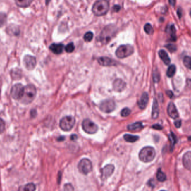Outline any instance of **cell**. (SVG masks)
<instances>
[{"label": "cell", "mask_w": 191, "mask_h": 191, "mask_svg": "<svg viewBox=\"0 0 191 191\" xmlns=\"http://www.w3.org/2000/svg\"><path fill=\"white\" fill-rule=\"evenodd\" d=\"M75 123V119L72 116H66L61 119L59 126L64 131H69L72 130Z\"/></svg>", "instance_id": "cell-6"}, {"label": "cell", "mask_w": 191, "mask_h": 191, "mask_svg": "<svg viewBox=\"0 0 191 191\" xmlns=\"http://www.w3.org/2000/svg\"><path fill=\"white\" fill-rule=\"evenodd\" d=\"M166 32L171 34V39L172 40H173V41L176 40L177 39L176 34H175L176 30H175V28L174 24H171V25H168V27H167V28H166Z\"/></svg>", "instance_id": "cell-21"}, {"label": "cell", "mask_w": 191, "mask_h": 191, "mask_svg": "<svg viewBox=\"0 0 191 191\" xmlns=\"http://www.w3.org/2000/svg\"><path fill=\"white\" fill-rule=\"evenodd\" d=\"M159 114L158 103L156 99H154L153 105H152V118L153 119L157 118Z\"/></svg>", "instance_id": "cell-20"}, {"label": "cell", "mask_w": 191, "mask_h": 191, "mask_svg": "<svg viewBox=\"0 0 191 191\" xmlns=\"http://www.w3.org/2000/svg\"><path fill=\"white\" fill-rule=\"evenodd\" d=\"M169 4L171 5L172 6H174L175 4V0H169Z\"/></svg>", "instance_id": "cell-43"}, {"label": "cell", "mask_w": 191, "mask_h": 191, "mask_svg": "<svg viewBox=\"0 0 191 191\" xmlns=\"http://www.w3.org/2000/svg\"><path fill=\"white\" fill-rule=\"evenodd\" d=\"M116 108V104L111 99L103 100L100 104V109L101 111L106 113L113 112Z\"/></svg>", "instance_id": "cell-9"}, {"label": "cell", "mask_w": 191, "mask_h": 191, "mask_svg": "<svg viewBox=\"0 0 191 191\" xmlns=\"http://www.w3.org/2000/svg\"><path fill=\"white\" fill-rule=\"evenodd\" d=\"M133 52V47L131 45L127 44L119 47L116 52V54L118 58L122 59L131 56Z\"/></svg>", "instance_id": "cell-5"}, {"label": "cell", "mask_w": 191, "mask_h": 191, "mask_svg": "<svg viewBox=\"0 0 191 191\" xmlns=\"http://www.w3.org/2000/svg\"><path fill=\"white\" fill-rule=\"evenodd\" d=\"M5 123L3 119L0 118V134L5 131Z\"/></svg>", "instance_id": "cell-37"}, {"label": "cell", "mask_w": 191, "mask_h": 191, "mask_svg": "<svg viewBox=\"0 0 191 191\" xmlns=\"http://www.w3.org/2000/svg\"><path fill=\"white\" fill-rule=\"evenodd\" d=\"M50 1H51V0H46V2L47 5H48Z\"/></svg>", "instance_id": "cell-46"}, {"label": "cell", "mask_w": 191, "mask_h": 191, "mask_svg": "<svg viewBox=\"0 0 191 191\" xmlns=\"http://www.w3.org/2000/svg\"><path fill=\"white\" fill-rule=\"evenodd\" d=\"M93 38V34L91 32H89L84 35V39L86 42H90Z\"/></svg>", "instance_id": "cell-35"}, {"label": "cell", "mask_w": 191, "mask_h": 191, "mask_svg": "<svg viewBox=\"0 0 191 191\" xmlns=\"http://www.w3.org/2000/svg\"><path fill=\"white\" fill-rule=\"evenodd\" d=\"M144 30L145 32L148 34H152L154 33V29L152 25L149 23L146 24L144 27Z\"/></svg>", "instance_id": "cell-30"}, {"label": "cell", "mask_w": 191, "mask_h": 191, "mask_svg": "<svg viewBox=\"0 0 191 191\" xmlns=\"http://www.w3.org/2000/svg\"><path fill=\"white\" fill-rule=\"evenodd\" d=\"M73 185L71 184H66L65 185V190L66 191H73Z\"/></svg>", "instance_id": "cell-39"}, {"label": "cell", "mask_w": 191, "mask_h": 191, "mask_svg": "<svg viewBox=\"0 0 191 191\" xmlns=\"http://www.w3.org/2000/svg\"><path fill=\"white\" fill-rule=\"evenodd\" d=\"M156 177H157V179L159 181L161 182H164L165 180H166V176L165 174L161 171V169H159L157 172Z\"/></svg>", "instance_id": "cell-27"}, {"label": "cell", "mask_w": 191, "mask_h": 191, "mask_svg": "<svg viewBox=\"0 0 191 191\" xmlns=\"http://www.w3.org/2000/svg\"><path fill=\"white\" fill-rule=\"evenodd\" d=\"M149 101V95L147 92H144L138 101V106L140 109H144Z\"/></svg>", "instance_id": "cell-16"}, {"label": "cell", "mask_w": 191, "mask_h": 191, "mask_svg": "<svg viewBox=\"0 0 191 191\" xmlns=\"http://www.w3.org/2000/svg\"><path fill=\"white\" fill-rule=\"evenodd\" d=\"M153 78H154V80L155 82H158L160 80V75L159 73L158 72H155L154 73V75H153Z\"/></svg>", "instance_id": "cell-38"}, {"label": "cell", "mask_w": 191, "mask_h": 191, "mask_svg": "<svg viewBox=\"0 0 191 191\" xmlns=\"http://www.w3.org/2000/svg\"><path fill=\"white\" fill-rule=\"evenodd\" d=\"M168 114L171 118L177 119L179 117L177 109L173 103H170L168 106Z\"/></svg>", "instance_id": "cell-13"}, {"label": "cell", "mask_w": 191, "mask_h": 191, "mask_svg": "<svg viewBox=\"0 0 191 191\" xmlns=\"http://www.w3.org/2000/svg\"><path fill=\"white\" fill-rule=\"evenodd\" d=\"M82 127L85 132L89 134H94L97 132L98 126L92 121L86 119L82 123Z\"/></svg>", "instance_id": "cell-8"}, {"label": "cell", "mask_w": 191, "mask_h": 191, "mask_svg": "<svg viewBox=\"0 0 191 191\" xmlns=\"http://www.w3.org/2000/svg\"><path fill=\"white\" fill-rule=\"evenodd\" d=\"M113 9L115 11L117 12V11H118L120 9V7L118 5H116V6H114V7H113Z\"/></svg>", "instance_id": "cell-44"}, {"label": "cell", "mask_w": 191, "mask_h": 191, "mask_svg": "<svg viewBox=\"0 0 191 191\" xmlns=\"http://www.w3.org/2000/svg\"><path fill=\"white\" fill-rule=\"evenodd\" d=\"M159 56L160 58L163 61L166 65H169L171 63V59L168 54L164 50H160L159 52Z\"/></svg>", "instance_id": "cell-19"}, {"label": "cell", "mask_w": 191, "mask_h": 191, "mask_svg": "<svg viewBox=\"0 0 191 191\" xmlns=\"http://www.w3.org/2000/svg\"><path fill=\"white\" fill-rule=\"evenodd\" d=\"M33 0H15L18 6L20 7H27L29 6Z\"/></svg>", "instance_id": "cell-23"}, {"label": "cell", "mask_w": 191, "mask_h": 191, "mask_svg": "<svg viewBox=\"0 0 191 191\" xmlns=\"http://www.w3.org/2000/svg\"><path fill=\"white\" fill-rule=\"evenodd\" d=\"M114 171V165L111 164L107 165L101 170V179L103 180L106 179L112 175Z\"/></svg>", "instance_id": "cell-12"}, {"label": "cell", "mask_w": 191, "mask_h": 191, "mask_svg": "<svg viewBox=\"0 0 191 191\" xmlns=\"http://www.w3.org/2000/svg\"><path fill=\"white\" fill-rule=\"evenodd\" d=\"M175 72H176V67L175 65H172L169 66V68H168L166 75H167L168 77L171 78L174 75Z\"/></svg>", "instance_id": "cell-25"}, {"label": "cell", "mask_w": 191, "mask_h": 191, "mask_svg": "<svg viewBox=\"0 0 191 191\" xmlns=\"http://www.w3.org/2000/svg\"><path fill=\"white\" fill-rule=\"evenodd\" d=\"M98 62L100 65L103 66H115L117 65L116 61L106 57H100L98 59Z\"/></svg>", "instance_id": "cell-14"}, {"label": "cell", "mask_w": 191, "mask_h": 191, "mask_svg": "<svg viewBox=\"0 0 191 191\" xmlns=\"http://www.w3.org/2000/svg\"><path fill=\"white\" fill-rule=\"evenodd\" d=\"M152 127L154 128V129H155V130H161L163 129V127L160 125H158V124H156V125H152Z\"/></svg>", "instance_id": "cell-40"}, {"label": "cell", "mask_w": 191, "mask_h": 191, "mask_svg": "<svg viewBox=\"0 0 191 191\" xmlns=\"http://www.w3.org/2000/svg\"><path fill=\"white\" fill-rule=\"evenodd\" d=\"M125 82L121 79H116L113 83V88L116 92H121L125 88Z\"/></svg>", "instance_id": "cell-15"}, {"label": "cell", "mask_w": 191, "mask_h": 191, "mask_svg": "<svg viewBox=\"0 0 191 191\" xmlns=\"http://www.w3.org/2000/svg\"><path fill=\"white\" fill-rule=\"evenodd\" d=\"M117 33V27L113 24H110L105 27L100 35V40L104 44L108 43L115 37Z\"/></svg>", "instance_id": "cell-2"}, {"label": "cell", "mask_w": 191, "mask_h": 191, "mask_svg": "<svg viewBox=\"0 0 191 191\" xmlns=\"http://www.w3.org/2000/svg\"><path fill=\"white\" fill-rule=\"evenodd\" d=\"M23 63L25 68L28 70H32L37 64L36 58L30 55H27L23 59Z\"/></svg>", "instance_id": "cell-11"}, {"label": "cell", "mask_w": 191, "mask_h": 191, "mask_svg": "<svg viewBox=\"0 0 191 191\" xmlns=\"http://www.w3.org/2000/svg\"><path fill=\"white\" fill-rule=\"evenodd\" d=\"M24 86L21 84H16L13 86L11 90V95L13 98L15 100H20L23 92Z\"/></svg>", "instance_id": "cell-10"}, {"label": "cell", "mask_w": 191, "mask_h": 191, "mask_svg": "<svg viewBox=\"0 0 191 191\" xmlns=\"http://www.w3.org/2000/svg\"><path fill=\"white\" fill-rule=\"evenodd\" d=\"M185 66L188 69H191V58L189 56H185L183 59Z\"/></svg>", "instance_id": "cell-33"}, {"label": "cell", "mask_w": 191, "mask_h": 191, "mask_svg": "<svg viewBox=\"0 0 191 191\" xmlns=\"http://www.w3.org/2000/svg\"><path fill=\"white\" fill-rule=\"evenodd\" d=\"M78 169L80 173L86 175L92 171V163L89 159H83L79 163Z\"/></svg>", "instance_id": "cell-7"}, {"label": "cell", "mask_w": 191, "mask_h": 191, "mask_svg": "<svg viewBox=\"0 0 191 191\" xmlns=\"http://www.w3.org/2000/svg\"><path fill=\"white\" fill-rule=\"evenodd\" d=\"M75 49V46L73 43H68L66 47H65V51L67 53H72Z\"/></svg>", "instance_id": "cell-32"}, {"label": "cell", "mask_w": 191, "mask_h": 191, "mask_svg": "<svg viewBox=\"0 0 191 191\" xmlns=\"http://www.w3.org/2000/svg\"><path fill=\"white\" fill-rule=\"evenodd\" d=\"M169 138L170 141L171 142V147H173L177 142V137L173 132H171V134L169 136Z\"/></svg>", "instance_id": "cell-31"}, {"label": "cell", "mask_w": 191, "mask_h": 191, "mask_svg": "<svg viewBox=\"0 0 191 191\" xmlns=\"http://www.w3.org/2000/svg\"><path fill=\"white\" fill-rule=\"evenodd\" d=\"M183 163L185 168L188 170H191V152H187L185 153L183 158Z\"/></svg>", "instance_id": "cell-18"}, {"label": "cell", "mask_w": 191, "mask_h": 191, "mask_svg": "<svg viewBox=\"0 0 191 191\" xmlns=\"http://www.w3.org/2000/svg\"><path fill=\"white\" fill-rule=\"evenodd\" d=\"M131 113V111L128 108H125L124 109H122V111H121V114L122 116V117H126L127 116H128Z\"/></svg>", "instance_id": "cell-34"}, {"label": "cell", "mask_w": 191, "mask_h": 191, "mask_svg": "<svg viewBox=\"0 0 191 191\" xmlns=\"http://www.w3.org/2000/svg\"><path fill=\"white\" fill-rule=\"evenodd\" d=\"M174 125L177 128H179L181 126V121L180 120H177L174 122Z\"/></svg>", "instance_id": "cell-41"}, {"label": "cell", "mask_w": 191, "mask_h": 191, "mask_svg": "<svg viewBox=\"0 0 191 191\" xmlns=\"http://www.w3.org/2000/svg\"><path fill=\"white\" fill-rule=\"evenodd\" d=\"M36 189L35 185L32 183L27 184V185H24L23 187L20 188L19 190H23V191H35Z\"/></svg>", "instance_id": "cell-26"}, {"label": "cell", "mask_w": 191, "mask_h": 191, "mask_svg": "<svg viewBox=\"0 0 191 191\" xmlns=\"http://www.w3.org/2000/svg\"><path fill=\"white\" fill-rule=\"evenodd\" d=\"M36 94V88L33 85L29 84L24 86L22 96L20 99L21 103L26 105L31 103L35 99Z\"/></svg>", "instance_id": "cell-1"}, {"label": "cell", "mask_w": 191, "mask_h": 191, "mask_svg": "<svg viewBox=\"0 0 191 191\" xmlns=\"http://www.w3.org/2000/svg\"><path fill=\"white\" fill-rule=\"evenodd\" d=\"M109 9V3L108 0H98L93 5L92 13L96 16H100L106 15Z\"/></svg>", "instance_id": "cell-3"}, {"label": "cell", "mask_w": 191, "mask_h": 191, "mask_svg": "<svg viewBox=\"0 0 191 191\" xmlns=\"http://www.w3.org/2000/svg\"><path fill=\"white\" fill-rule=\"evenodd\" d=\"M124 138L126 141L129 142H135L139 139V137L137 136H133L132 135L125 134L124 136Z\"/></svg>", "instance_id": "cell-24"}, {"label": "cell", "mask_w": 191, "mask_h": 191, "mask_svg": "<svg viewBox=\"0 0 191 191\" xmlns=\"http://www.w3.org/2000/svg\"><path fill=\"white\" fill-rule=\"evenodd\" d=\"M156 156L154 148L148 146L143 148L139 153V159L144 163H149L152 161Z\"/></svg>", "instance_id": "cell-4"}, {"label": "cell", "mask_w": 191, "mask_h": 191, "mask_svg": "<svg viewBox=\"0 0 191 191\" xmlns=\"http://www.w3.org/2000/svg\"><path fill=\"white\" fill-rule=\"evenodd\" d=\"M7 20L6 15L3 13H0V27H3Z\"/></svg>", "instance_id": "cell-29"}, {"label": "cell", "mask_w": 191, "mask_h": 191, "mask_svg": "<svg viewBox=\"0 0 191 191\" xmlns=\"http://www.w3.org/2000/svg\"><path fill=\"white\" fill-rule=\"evenodd\" d=\"M165 47L171 52H174L177 51V47L172 44H169L165 46Z\"/></svg>", "instance_id": "cell-36"}, {"label": "cell", "mask_w": 191, "mask_h": 191, "mask_svg": "<svg viewBox=\"0 0 191 191\" xmlns=\"http://www.w3.org/2000/svg\"><path fill=\"white\" fill-rule=\"evenodd\" d=\"M63 48H64V46L61 43H59V44L53 43L49 47V49L51 50V51L56 54H59L62 53L63 51Z\"/></svg>", "instance_id": "cell-17"}, {"label": "cell", "mask_w": 191, "mask_h": 191, "mask_svg": "<svg viewBox=\"0 0 191 191\" xmlns=\"http://www.w3.org/2000/svg\"><path fill=\"white\" fill-rule=\"evenodd\" d=\"M7 29H8L7 30L8 33L11 35H18L19 33V29L18 28V27H15V25H13V27L11 26H9L8 27Z\"/></svg>", "instance_id": "cell-28"}, {"label": "cell", "mask_w": 191, "mask_h": 191, "mask_svg": "<svg viewBox=\"0 0 191 191\" xmlns=\"http://www.w3.org/2000/svg\"><path fill=\"white\" fill-rule=\"evenodd\" d=\"M144 125L141 122H136L127 126V129L130 131H138L142 129Z\"/></svg>", "instance_id": "cell-22"}, {"label": "cell", "mask_w": 191, "mask_h": 191, "mask_svg": "<svg viewBox=\"0 0 191 191\" xmlns=\"http://www.w3.org/2000/svg\"><path fill=\"white\" fill-rule=\"evenodd\" d=\"M78 138V136L76 135H73L71 136V139L72 140H75Z\"/></svg>", "instance_id": "cell-45"}, {"label": "cell", "mask_w": 191, "mask_h": 191, "mask_svg": "<svg viewBox=\"0 0 191 191\" xmlns=\"http://www.w3.org/2000/svg\"><path fill=\"white\" fill-rule=\"evenodd\" d=\"M166 93L167 95H168L170 98H171L173 97V96L174 95H173V93L171 91V90H167V91L166 92Z\"/></svg>", "instance_id": "cell-42"}]
</instances>
